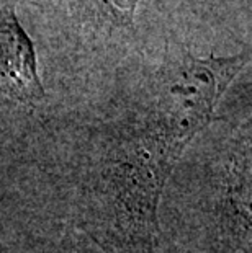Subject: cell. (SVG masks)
Returning <instances> with one entry per match:
<instances>
[{
	"mask_svg": "<svg viewBox=\"0 0 252 253\" xmlns=\"http://www.w3.org/2000/svg\"><path fill=\"white\" fill-rule=\"evenodd\" d=\"M251 61L249 49L228 57L185 54L159 72L146 113L189 145L211 123L224 91Z\"/></svg>",
	"mask_w": 252,
	"mask_h": 253,
	"instance_id": "1",
	"label": "cell"
},
{
	"mask_svg": "<svg viewBox=\"0 0 252 253\" xmlns=\"http://www.w3.org/2000/svg\"><path fill=\"white\" fill-rule=\"evenodd\" d=\"M0 84L23 105L35 106L45 100L35 44L13 7L0 10Z\"/></svg>",
	"mask_w": 252,
	"mask_h": 253,
	"instance_id": "2",
	"label": "cell"
},
{
	"mask_svg": "<svg viewBox=\"0 0 252 253\" xmlns=\"http://www.w3.org/2000/svg\"><path fill=\"white\" fill-rule=\"evenodd\" d=\"M224 199L236 227L252 244V116L229 145Z\"/></svg>",
	"mask_w": 252,
	"mask_h": 253,
	"instance_id": "3",
	"label": "cell"
},
{
	"mask_svg": "<svg viewBox=\"0 0 252 253\" xmlns=\"http://www.w3.org/2000/svg\"><path fill=\"white\" fill-rule=\"evenodd\" d=\"M105 2L108 3L118 15L125 17L126 20H131L136 5L141 2V0H105Z\"/></svg>",
	"mask_w": 252,
	"mask_h": 253,
	"instance_id": "4",
	"label": "cell"
},
{
	"mask_svg": "<svg viewBox=\"0 0 252 253\" xmlns=\"http://www.w3.org/2000/svg\"><path fill=\"white\" fill-rule=\"evenodd\" d=\"M0 253H10L7 249H5V247H2V245H0Z\"/></svg>",
	"mask_w": 252,
	"mask_h": 253,
	"instance_id": "5",
	"label": "cell"
}]
</instances>
